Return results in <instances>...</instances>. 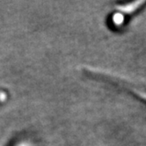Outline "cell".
I'll return each mask as SVG.
<instances>
[{"instance_id": "cell-1", "label": "cell", "mask_w": 146, "mask_h": 146, "mask_svg": "<svg viewBox=\"0 0 146 146\" xmlns=\"http://www.w3.org/2000/svg\"><path fill=\"white\" fill-rule=\"evenodd\" d=\"M145 3V1H135L127 5H120L117 7V9L121 13H131L133 12H135V10H137L142 5H143Z\"/></svg>"}, {"instance_id": "cell-2", "label": "cell", "mask_w": 146, "mask_h": 146, "mask_svg": "<svg viewBox=\"0 0 146 146\" xmlns=\"http://www.w3.org/2000/svg\"><path fill=\"white\" fill-rule=\"evenodd\" d=\"M12 146H35L34 143L27 138L24 139H19L17 142H15Z\"/></svg>"}, {"instance_id": "cell-4", "label": "cell", "mask_w": 146, "mask_h": 146, "mask_svg": "<svg viewBox=\"0 0 146 146\" xmlns=\"http://www.w3.org/2000/svg\"><path fill=\"white\" fill-rule=\"evenodd\" d=\"M138 94L142 97V98H143L144 100H146V93L145 92H138Z\"/></svg>"}, {"instance_id": "cell-3", "label": "cell", "mask_w": 146, "mask_h": 146, "mask_svg": "<svg viewBox=\"0 0 146 146\" xmlns=\"http://www.w3.org/2000/svg\"><path fill=\"white\" fill-rule=\"evenodd\" d=\"M123 20H124V17L123 14H121V13H115L113 16V22L115 26H121L123 23Z\"/></svg>"}]
</instances>
